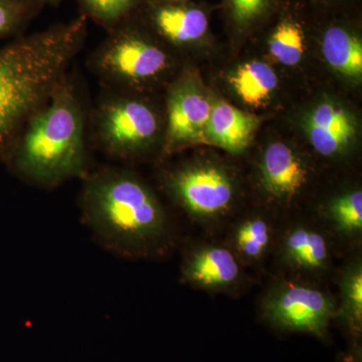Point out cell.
<instances>
[{"label":"cell","mask_w":362,"mask_h":362,"mask_svg":"<svg viewBox=\"0 0 362 362\" xmlns=\"http://www.w3.org/2000/svg\"><path fill=\"white\" fill-rule=\"evenodd\" d=\"M78 204L95 240L120 258H166L180 243L177 226L158 197L128 169H92L82 180Z\"/></svg>","instance_id":"6da1fadb"},{"label":"cell","mask_w":362,"mask_h":362,"mask_svg":"<svg viewBox=\"0 0 362 362\" xmlns=\"http://www.w3.org/2000/svg\"><path fill=\"white\" fill-rule=\"evenodd\" d=\"M87 35V18L78 16L0 47V163H6L26 123L68 75Z\"/></svg>","instance_id":"7a4b0ae2"},{"label":"cell","mask_w":362,"mask_h":362,"mask_svg":"<svg viewBox=\"0 0 362 362\" xmlns=\"http://www.w3.org/2000/svg\"><path fill=\"white\" fill-rule=\"evenodd\" d=\"M86 113L66 76L26 123L6 163L11 175L42 189H54L92 170L86 141Z\"/></svg>","instance_id":"3957f363"},{"label":"cell","mask_w":362,"mask_h":362,"mask_svg":"<svg viewBox=\"0 0 362 362\" xmlns=\"http://www.w3.org/2000/svg\"><path fill=\"white\" fill-rule=\"evenodd\" d=\"M107 33L88 61L107 89H135L158 80L168 71V52L128 25L127 21Z\"/></svg>","instance_id":"277c9868"},{"label":"cell","mask_w":362,"mask_h":362,"mask_svg":"<svg viewBox=\"0 0 362 362\" xmlns=\"http://www.w3.org/2000/svg\"><path fill=\"white\" fill-rule=\"evenodd\" d=\"M337 298L316 282L281 276L259 299L262 320L283 332L305 333L324 339L335 320Z\"/></svg>","instance_id":"5b68a950"},{"label":"cell","mask_w":362,"mask_h":362,"mask_svg":"<svg viewBox=\"0 0 362 362\" xmlns=\"http://www.w3.org/2000/svg\"><path fill=\"white\" fill-rule=\"evenodd\" d=\"M98 148L115 160H130L156 140L159 121L148 105L109 90L93 111Z\"/></svg>","instance_id":"8992f818"},{"label":"cell","mask_w":362,"mask_h":362,"mask_svg":"<svg viewBox=\"0 0 362 362\" xmlns=\"http://www.w3.org/2000/svg\"><path fill=\"white\" fill-rule=\"evenodd\" d=\"M166 188L190 220L216 230L232 214L235 187L225 169L211 163L194 164L169 173Z\"/></svg>","instance_id":"52a82bcc"},{"label":"cell","mask_w":362,"mask_h":362,"mask_svg":"<svg viewBox=\"0 0 362 362\" xmlns=\"http://www.w3.org/2000/svg\"><path fill=\"white\" fill-rule=\"evenodd\" d=\"M337 245L323 225L298 221L279 226L273 252L283 276L317 282L332 270Z\"/></svg>","instance_id":"ba28073f"},{"label":"cell","mask_w":362,"mask_h":362,"mask_svg":"<svg viewBox=\"0 0 362 362\" xmlns=\"http://www.w3.org/2000/svg\"><path fill=\"white\" fill-rule=\"evenodd\" d=\"M245 268L226 243H199L183 252L180 281L202 291L230 295L246 285Z\"/></svg>","instance_id":"9c48e42d"},{"label":"cell","mask_w":362,"mask_h":362,"mask_svg":"<svg viewBox=\"0 0 362 362\" xmlns=\"http://www.w3.org/2000/svg\"><path fill=\"white\" fill-rule=\"evenodd\" d=\"M211 109V102L190 81H180L173 86L168 103V149L173 150L180 145L201 140Z\"/></svg>","instance_id":"30bf717a"},{"label":"cell","mask_w":362,"mask_h":362,"mask_svg":"<svg viewBox=\"0 0 362 362\" xmlns=\"http://www.w3.org/2000/svg\"><path fill=\"white\" fill-rule=\"evenodd\" d=\"M303 159L282 142L269 145L259 163V187L271 202L289 204L308 183Z\"/></svg>","instance_id":"8fae6325"},{"label":"cell","mask_w":362,"mask_h":362,"mask_svg":"<svg viewBox=\"0 0 362 362\" xmlns=\"http://www.w3.org/2000/svg\"><path fill=\"white\" fill-rule=\"evenodd\" d=\"M279 226L268 216H244L230 226L226 244L245 267L264 265L275 247Z\"/></svg>","instance_id":"7c38bea8"},{"label":"cell","mask_w":362,"mask_h":362,"mask_svg":"<svg viewBox=\"0 0 362 362\" xmlns=\"http://www.w3.org/2000/svg\"><path fill=\"white\" fill-rule=\"evenodd\" d=\"M335 320L350 338L356 361H361L362 337V259L361 255L346 262L338 276Z\"/></svg>","instance_id":"4fadbf2b"},{"label":"cell","mask_w":362,"mask_h":362,"mask_svg":"<svg viewBox=\"0 0 362 362\" xmlns=\"http://www.w3.org/2000/svg\"><path fill=\"white\" fill-rule=\"evenodd\" d=\"M308 135L317 153L332 157L349 146L356 136V126L344 109L326 103L317 107L312 113Z\"/></svg>","instance_id":"5bb4252c"},{"label":"cell","mask_w":362,"mask_h":362,"mask_svg":"<svg viewBox=\"0 0 362 362\" xmlns=\"http://www.w3.org/2000/svg\"><path fill=\"white\" fill-rule=\"evenodd\" d=\"M258 124L256 117L225 102H218L211 109L204 135L226 151L240 153L251 142Z\"/></svg>","instance_id":"9a60e30c"},{"label":"cell","mask_w":362,"mask_h":362,"mask_svg":"<svg viewBox=\"0 0 362 362\" xmlns=\"http://www.w3.org/2000/svg\"><path fill=\"white\" fill-rule=\"evenodd\" d=\"M157 32L175 45H187L201 39L207 30L204 11L185 6H157L152 13Z\"/></svg>","instance_id":"2e32d148"},{"label":"cell","mask_w":362,"mask_h":362,"mask_svg":"<svg viewBox=\"0 0 362 362\" xmlns=\"http://www.w3.org/2000/svg\"><path fill=\"white\" fill-rule=\"evenodd\" d=\"M324 228L337 244L358 245L362 238V192L350 190L333 197L324 209Z\"/></svg>","instance_id":"e0dca14e"},{"label":"cell","mask_w":362,"mask_h":362,"mask_svg":"<svg viewBox=\"0 0 362 362\" xmlns=\"http://www.w3.org/2000/svg\"><path fill=\"white\" fill-rule=\"evenodd\" d=\"M324 58L334 70L349 77L362 74V45L356 35L333 26L323 37Z\"/></svg>","instance_id":"ac0fdd59"},{"label":"cell","mask_w":362,"mask_h":362,"mask_svg":"<svg viewBox=\"0 0 362 362\" xmlns=\"http://www.w3.org/2000/svg\"><path fill=\"white\" fill-rule=\"evenodd\" d=\"M230 84L245 103L257 107L277 88L278 78L267 64L254 61L240 66L230 78Z\"/></svg>","instance_id":"d6986e66"},{"label":"cell","mask_w":362,"mask_h":362,"mask_svg":"<svg viewBox=\"0 0 362 362\" xmlns=\"http://www.w3.org/2000/svg\"><path fill=\"white\" fill-rule=\"evenodd\" d=\"M81 14L107 32L125 23L139 0H76Z\"/></svg>","instance_id":"ffe728a7"},{"label":"cell","mask_w":362,"mask_h":362,"mask_svg":"<svg viewBox=\"0 0 362 362\" xmlns=\"http://www.w3.org/2000/svg\"><path fill=\"white\" fill-rule=\"evenodd\" d=\"M42 8L37 0H0V39L23 35Z\"/></svg>","instance_id":"44dd1931"},{"label":"cell","mask_w":362,"mask_h":362,"mask_svg":"<svg viewBox=\"0 0 362 362\" xmlns=\"http://www.w3.org/2000/svg\"><path fill=\"white\" fill-rule=\"evenodd\" d=\"M269 49L272 56L283 65H297L304 54L303 30L297 23L284 21L272 35Z\"/></svg>","instance_id":"7402d4cb"},{"label":"cell","mask_w":362,"mask_h":362,"mask_svg":"<svg viewBox=\"0 0 362 362\" xmlns=\"http://www.w3.org/2000/svg\"><path fill=\"white\" fill-rule=\"evenodd\" d=\"M233 16L240 23H247L262 13L268 0H232Z\"/></svg>","instance_id":"603a6c76"},{"label":"cell","mask_w":362,"mask_h":362,"mask_svg":"<svg viewBox=\"0 0 362 362\" xmlns=\"http://www.w3.org/2000/svg\"><path fill=\"white\" fill-rule=\"evenodd\" d=\"M37 1L45 7V6H58L64 0H37Z\"/></svg>","instance_id":"cb8c5ba5"},{"label":"cell","mask_w":362,"mask_h":362,"mask_svg":"<svg viewBox=\"0 0 362 362\" xmlns=\"http://www.w3.org/2000/svg\"><path fill=\"white\" fill-rule=\"evenodd\" d=\"M168 1H180V0H168Z\"/></svg>","instance_id":"d4e9b609"}]
</instances>
